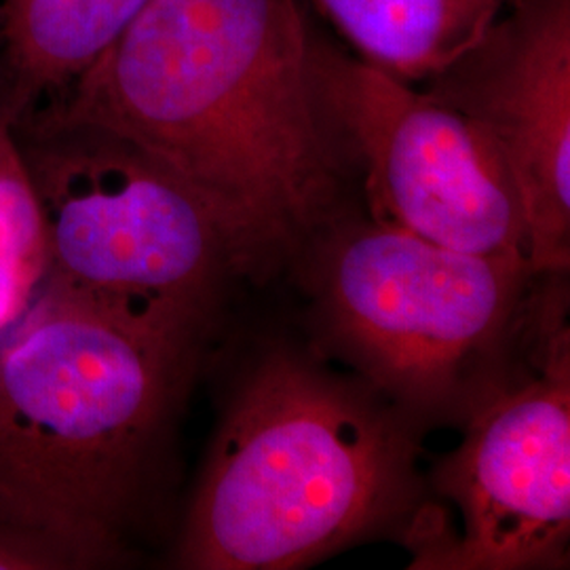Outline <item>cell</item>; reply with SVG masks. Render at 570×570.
Masks as SVG:
<instances>
[{
	"instance_id": "9",
	"label": "cell",
	"mask_w": 570,
	"mask_h": 570,
	"mask_svg": "<svg viewBox=\"0 0 570 570\" xmlns=\"http://www.w3.org/2000/svg\"><path fill=\"white\" fill-rule=\"evenodd\" d=\"M150 0H0V94L21 119L60 98Z\"/></svg>"
},
{
	"instance_id": "5",
	"label": "cell",
	"mask_w": 570,
	"mask_h": 570,
	"mask_svg": "<svg viewBox=\"0 0 570 570\" xmlns=\"http://www.w3.org/2000/svg\"><path fill=\"white\" fill-rule=\"evenodd\" d=\"M530 275L524 258L372 223L341 233L327 254V320L374 385L407 406H435L499 343Z\"/></svg>"
},
{
	"instance_id": "6",
	"label": "cell",
	"mask_w": 570,
	"mask_h": 570,
	"mask_svg": "<svg viewBox=\"0 0 570 570\" xmlns=\"http://www.w3.org/2000/svg\"><path fill=\"white\" fill-rule=\"evenodd\" d=\"M315 75L341 142L364 165L374 223L459 252L529 263L518 188L480 122L425 87L322 41Z\"/></svg>"
},
{
	"instance_id": "11",
	"label": "cell",
	"mask_w": 570,
	"mask_h": 570,
	"mask_svg": "<svg viewBox=\"0 0 570 570\" xmlns=\"http://www.w3.org/2000/svg\"><path fill=\"white\" fill-rule=\"evenodd\" d=\"M16 122L0 94V334L20 320L49 275L45 214Z\"/></svg>"
},
{
	"instance_id": "3",
	"label": "cell",
	"mask_w": 570,
	"mask_h": 570,
	"mask_svg": "<svg viewBox=\"0 0 570 570\" xmlns=\"http://www.w3.org/2000/svg\"><path fill=\"white\" fill-rule=\"evenodd\" d=\"M414 456L406 419L374 393L273 353L226 406L174 562L190 570L311 564L412 511Z\"/></svg>"
},
{
	"instance_id": "2",
	"label": "cell",
	"mask_w": 570,
	"mask_h": 570,
	"mask_svg": "<svg viewBox=\"0 0 570 570\" xmlns=\"http://www.w3.org/2000/svg\"><path fill=\"white\" fill-rule=\"evenodd\" d=\"M209 322L47 279L0 334V522L72 570L129 562L161 510Z\"/></svg>"
},
{
	"instance_id": "1",
	"label": "cell",
	"mask_w": 570,
	"mask_h": 570,
	"mask_svg": "<svg viewBox=\"0 0 570 570\" xmlns=\"http://www.w3.org/2000/svg\"><path fill=\"white\" fill-rule=\"evenodd\" d=\"M45 104L138 144L190 184L233 273L292 258L336 214L343 142L298 0H150Z\"/></svg>"
},
{
	"instance_id": "10",
	"label": "cell",
	"mask_w": 570,
	"mask_h": 570,
	"mask_svg": "<svg viewBox=\"0 0 570 570\" xmlns=\"http://www.w3.org/2000/svg\"><path fill=\"white\" fill-rule=\"evenodd\" d=\"M353 56L407 82L459 60L518 0H313Z\"/></svg>"
},
{
	"instance_id": "7",
	"label": "cell",
	"mask_w": 570,
	"mask_h": 570,
	"mask_svg": "<svg viewBox=\"0 0 570 570\" xmlns=\"http://www.w3.org/2000/svg\"><path fill=\"white\" fill-rule=\"evenodd\" d=\"M543 366L490 397L463 446L442 463L438 489L463 530L421 551L412 569L560 567L570 537L569 330L550 338Z\"/></svg>"
},
{
	"instance_id": "4",
	"label": "cell",
	"mask_w": 570,
	"mask_h": 570,
	"mask_svg": "<svg viewBox=\"0 0 570 570\" xmlns=\"http://www.w3.org/2000/svg\"><path fill=\"white\" fill-rule=\"evenodd\" d=\"M16 129L45 214L49 282L214 313L233 265L190 184L138 144L49 104Z\"/></svg>"
},
{
	"instance_id": "12",
	"label": "cell",
	"mask_w": 570,
	"mask_h": 570,
	"mask_svg": "<svg viewBox=\"0 0 570 570\" xmlns=\"http://www.w3.org/2000/svg\"><path fill=\"white\" fill-rule=\"evenodd\" d=\"M0 570H72V564L47 539L0 522Z\"/></svg>"
},
{
	"instance_id": "8",
	"label": "cell",
	"mask_w": 570,
	"mask_h": 570,
	"mask_svg": "<svg viewBox=\"0 0 570 570\" xmlns=\"http://www.w3.org/2000/svg\"><path fill=\"white\" fill-rule=\"evenodd\" d=\"M480 122L518 188L534 275L570 263V0H518L421 82Z\"/></svg>"
}]
</instances>
